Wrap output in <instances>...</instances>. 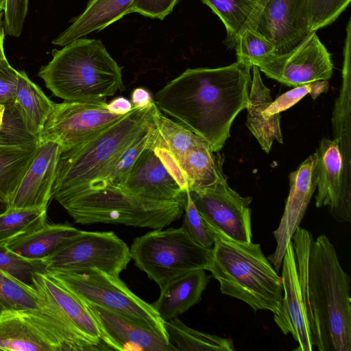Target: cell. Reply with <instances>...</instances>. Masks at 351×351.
Wrapping results in <instances>:
<instances>
[{
	"mask_svg": "<svg viewBox=\"0 0 351 351\" xmlns=\"http://www.w3.org/2000/svg\"><path fill=\"white\" fill-rule=\"evenodd\" d=\"M6 0H0V12L4 10Z\"/></svg>",
	"mask_w": 351,
	"mask_h": 351,
	"instance_id": "obj_48",
	"label": "cell"
},
{
	"mask_svg": "<svg viewBox=\"0 0 351 351\" xmlns=\"http://www.w3.org/2000/svg\"><path fill=\"white\" fill-rule=\"evenodd\" d=\"M257 66L267 77L293 87L328 80L333 70L330 54L316 32L308 34L292 50L274 55Z\"/></svg>",
	"mask_w": 351,
	"mask_h": 351,
	"instance_id": "obj_13",
	"label": "cell"
},
{
	"mask_svg": "<svg viewBox=\"0 0 351 351\" xmlns=\"http://www.w3.org/2000/svg\"><path fill=\"white\" fill-rule=\"evenodd\" d=\"M328 88L327 80L315 81L296 86L272 101L264 110L263 116L266 119H272L279 115L280 112L292 107L307 94H310L315 99L322 93L327 92Z\"/></svg>",
	"mask_w": 351,
	"mask_h": 351,
	"instance_id": "obj_37",
	"label": "cell"
},
{
	"mask_svg": "<svg viewBox=\"0 0 351 351\" xmlns=\"http://www.w3.org/2000/svg\"><path fill=\"white\" fill-rule=\"evenodd\" d=\"M204 220L231 239L252 241V197H243L230 188L223 174L214 184L199 190L188 189Z\"/></svg>",
	"mask_w": 351,
	"mask_h": 351,
	"instance_id": "obj_12",
	"label": "cell"
},
{
	"mask_svg": "<svg viewBox=\"0 0 351 351\" xmlns=\"http://www.w3.org/2000/svg\"><path fill=\"white\" fill-rule=\"evenodd\" d=\"M153 127L154 123L147 131L119 154L98 178L91 182H101L115 186L121 184L141 152L149 145Z\"/></svg>",
	"mask_w": 351,
	"mask_h": 351,
	"instance_id": "obj_34",
	"label": "cell"
},
{
	"mask_svg": "<svg viewBox=\"0 0 351 351\" xmlns=\"http://www.w3.org/2000/svg\"><path fill=\"white\" fill-rule=\"evenodd\" d=\"M52 197L77 223H112L152 229L164 228L179 219L186 200L142 198L101 182L59 191Z\"/></svg>",
	"mask_w": 351,
	"mask_h": 351,
	"instance_id": "obj_5",
	"label": "cell"
},
{
	"mask_svg": "<svg viewBox=\"0 0 351 351\" xmlns=\"http://www.w3.org/2000/svg\"><path fill=\"white\" fill-rule=\"evenodd\" d=\"M38 75L66 101H102L124 90L122 67L100 40L78 38L54 50Z\"/></svg>",
	"mask_w": 351,
	"mask_h": 351,
	"instance_id": "obj_3",
	"label": "cell"
},
{
	"mask_svg": "<svg viewBox=\"0 0 351 351\" xmlns=\"http://www.w3.org/2000/svg\"><path fill=\"white\" fill-rule=\"evenodd\" d=\"M136 1L90 0L84 12L52 40V44L63 47L89 33L101 31L131 13Z\"/></svg>",
	"mask_w": 351,
	"mask_h": 351,
	"instance_id": "obj_23",
	"label": "cell"
},
{
	"mask_svg": "<svg viewBox=\"0 0 351 351\" xmlns=\"http://www.w3.org/2000/svg\"><path fill=\"white\" fill-rule=\"evenodd\" d=\"M38 145V138L26 130L14 104L5 106L0 128V149H26Z\"/></svg>",
	"mask_w": 351,
	"mask_h": 351,
	"instance_id": "obj_36",
	"label": "cell"
},
{
	"mask_svg": "<svg viewBox=\"0 0 351 351\" xmlns=\"http://www.w3.org/2000/svg\"><path fill=\"white\" fill-rule=\"evenodd\" d=\"M117 186L129 194L152 200L169 202L186 199V191L181 189L149 145L141 152L125 180Z\"/></svg>",
	"mask_w": 351,
	"mask_h": 351,
	"instance_id": "obj_20",
	"label": "cell"
},
{
	"mask_svg": "<svg viewBox=\"0 0 351 351\" xmlns=\"http://www.w3.org/2000/svg\"><path fill=\"white\" fill-rule=\"evenodd\" d=\"M207 224L214 238L208 271L219 282L221 292L241 300L254 311L278 314L283 297L282 278L260 244L235 241Z\"/></svg>",
	"mask_w": 351,
	"mask_h": 351,
	"instance_id": "obj_4",
	"label": "cell"
},
{
	"mask_svg": "<svg viewBox=\"0 0 351 351\" xmlns=\"http://www.w3.org/2000/svg\"><path fill=\"white\" fill-rule=\"evenodd\" d=\"M184 211V221L181 227L197 243L204 247L211 248L214 243L213 235L194 204L188 189L186 191Z\"/></svg>",
	"mask_w": 351,
	"mask_h": 351,
	"instance_id": "obj_40",
	"label": "cell"
},
{
	"mask_svg": "<svg viewBox=\"0 0 351 351\" xmlns=\"http://www.w3.org/2000/svg\"><path fill=\"white\" fill-rule=\"evenodd\" d=\"M314 155L316 207L327 206L335 220L350 222V187L345 180L343 158L338 140L323 138Z\"/></svg>",
	"mask_w": 351,
	"mask_h": 351,
	"instance_id": "obj_15",
	"label": "cell"
},
{
	"mask_svg": "<svg viewBox=\"0 0 351 351\" xmlns=\"http://www.w3.org/2000/svg\"><path fill=\"white\" fill-rule=\"evenodd\" d=\"M38 145L26 149H0L1 203L7 205L10 201L30 166Z\"/></svg>",
	"mask_w": 351,
	"mask_h": 351,
	"instance_id": "obj_31",
	"label": "cell"
},
{
	"mask_svg": "<svg viewBox=\"0 0 351 351\" xmlns=\"http://www.w3.org/2000/svg\"><path fill=\"white\" fill-rule=\"evenodd\" d=\"M252 69V79L246 107V125L261 148L269 154L274 140L283 143L280 114L272 119L264 117V110L272 102L270 90L263 83L258 67L253 66Z\"/></svg>",
	"mask_w": 351,
	"mask_h": 351,
	"instance_id": "obj_24",
	"label": "cell"
},
{
	"mask_svg": "<svg viewBox=\"0 0 351 351\" xmlns=\"http://www.w3.org/2000/svg\"><path fill=\"white\" fill-rule=\"evenodd\" d=\"M205 143L190 151L179 162L189 182V190H199L210 186L223 174V159L215 156Z\"/></svg>",
	"mask_w": 351,
	"mask_h": 351,
	"instance_id": "obj_28",
	"label": "cell"
},
{
	"mask_svg": "<svg viewBox=\"0 0 351 351\" xmlns=\"http://www.w3.org/2000/svg\"><path fill=\"white\" fill-rule=\"evenodd\" d=\"M32 285L40 296L51 304L78 332L104 350H108L93 315L75 295L46 271L34 272Z\"/></svg>",
	"mask_w": 351,
	"mask_h": 351,
	"instance_id": "obj_21",
	"label": "cell"
},
{
	"mask_svg": "<svg viewBox=\"0 0 351 351\" xmlns=\"http://www.w3.org/2000/svg\"><path fill=\"white\" fill-rule=\"evenodd\" d=\"M40 298L42 306L38 308L0 314V350H104L78 332L51 304Z\"/></svg>",
	"mask_w": 351,
	"mask_h": 351,
	"instance_id": "obj_7",
	"label": "cell"
},
{
	"mask_svg": "<svg viewBox=\"0 0 351 351\" xmlns=\"http://www.w3.org/2000/svg\"><path fill=\"white\" fill-rule=\"evenodd\" d=\"M215 12L226 29V43L234 47L237 37L256 16L261 0H201Z\"/></svg>",
	"mask_w": 351,
	"mask_h": 351,
	"instance_id": "obj_29",
	"label": "cell"
},
{
	"mask_svg": "<svg viewBox=\"0 0 351 351\" xmlns=\"http://www.w3.org/2000/svg\"><path fill=\"white\" fill-rule=\"evenodd\" d=\"M29 0H6L3 10V25L5 34L19 37L23 32L27 14Z\"/></svg>",
	"mask_w": 351,
	"mask_h": 351,
	"instance_id": "obj_41",
	"label": "cell"
},
{
	"mask_svg": "<svg viewBox=\"0 0 351 351\" xmlns=\"http://www.w3.org/2000/svg\"><path fill=\"white\" fill-rule=\"evenodd\" d=\"M132 108V103L123 97H117L108 104V110L119 115L127 114Z\"/></svg>",
	"mask_w": 351,
	"mask_h": 351,
	"instance_id": "obj_45",
	"label": "cell"
},
{
	"mask_svg": "<svg viewBox=\"0 0 351 351\" xmlns=\"http://www.w3.org/2000/svg\"><path fill=\"white\" fill-rule=\"evenodd\" d=\"M46 272L80 301L113 312L160 334L168 341L164 321L152 304L134 294L119 276L111 275L97 269Z\"/></svg>",
	"mask_w": 351,
	"mask_h": 351,
	"instance_id": "obj_9",
	"label": "cell"
},
{
	"mask_svg": "<svg viewBox=\"0 0 351 351\" xmlns=\"http://www.w3.org/2000/svg\"><path fill=\"white\" fill-rule=\"evenodd\" d=\"M350 0H306L310 32H317L334 22L347 8Z\"/></svg>",
	"mask_w": 351,
	"mask_h": 351,
	"instance_id": "obj_38",
	"label": "cell"
},
{
	"mask_svg": "<svg viewBox=\"0 0 351 351\" xmlns=\"http://www.w3.org/2000/svg\"><path fill=\"white\" fill-rule=\"evenodd\" d=\"M234 48L237 62L250 69L276 55L274 45L251 28H247L237 37Z\"/></svg>",
	"mask_w": 351,
	"mask_h": 351,
	"instance_id": "obj_35",
	"label": "cell"
},
{
	"mask_svg": "<svg viewBox=\"0 0 351 351\" xmlns=\"http://www.w3.org/2000/svg\"><path fill=\"white\" fill-rule=\"evenodd\" d=\"M126 115V114H125ZM125 115L110 112L102 101H66L55 104L39 134V143L53 141L69 151Z\"/></svg>",
	"mask_w": 351,
	"mask_h": 351,
	"instance_id": "obj_11",
	"label": "cell"
},
{
	"mask_svg": "<svg viewBox=\"0 0 351 351\" xmlns=\"http://www.w3.org/2000/svg\"><path fill=\"white\" fill-rule=\"evenodd\" d=\"M55 104L24 71H19L14 105L25 128L31 134L38 138Z\"/></svg>",
	"mask_w": 351,
	"mask_h": 351,
	"instance_id": "obj_26",
	"label": "cell"
},
{
	"mask_svg": "<svg viewBox=\"0 0 351 351\" xmlns=\"http://www.w3.org/2000/svg\"><path fill=\"white\" fill-rule=\"evenodd\" d=\"M179 0H136L131 12L162 20L169 14Z\"/></svg>",
	"mask_w": 351,
	"mask_h": 351,
	"instance_id": "obj_43",
	"label": "cell"
},
{
	"mask_svg": "<svg viewBox=\"0 0 351 351\" xmlns=\"http://www.w3.org/2000/svg\"><path fill=\"white\" fill-rule=\"evenodd\" d=\"M131 98L132 106L134 108H145L154 101L150 93L143 88H135Z\"/></svg>",
	"mask_w": 351,
	"mask_h": 351,
	"instance_id": "obj_44",
	"label": "cell"
},
{
	"mask_svg": "<svg viewBox=\"0 0 351 351\" xmlns=\"http://www.w3.org/2000/svg\"><path fill=\"white\" fill-rule=\"evenodd\" d=\"M314 164L313 154L289 176V195L278 227L274 231L276 248L268 257V260L273 264L276 271H278L282 265L287 245L300 226L316 189Z\"/></svg>",
	"mask_w": 351,
	"mask_h": 351,
	"instance_id": "obj_17",
	"label": "cell"
},
{
	"mask_svg": "<svg viewBox=\"0 0 351 351\" xmlns=\"http://www.w3.org/2000/svg\"><path fill=\"white\" fill-rule=\"evenodd\" d=\"M152 141L164 146L179 162L190 151L206 143L181 123L162 114L156 105L152 112Z\"/></svg>",
	"mask_w": 351,
	"mask_h": 351,
	"instance_id": "obj_27",
	"label": "cell"
},
{
	"mask_svg": "<svg viewBox=\"0 0 351 351\" xmlns=\"http://www.w3.org/2000/svg\"><path fill=\"white\" fill-rule=\"evenodd\" d=\"M268 40L276 55L295 47L310 34L306 0H261L250 27Z\"/></svg>",
	"mask_w": 351,
	"mask_h": 351,
	"instance_id": "obj_14",
	"label": "cell"
},
{
	"mask_svg": "<svg viewBox=\"0 0 351 351\" xmlns=\"http://www.w3.org/2000/svg\"><path fill=\"white\" fill-rule=\"evenodd\" d=\"M281 266L285 295L280 310L274 315V320L284 335L290 333L298 343V347L293 350L311 351L315 343L298 276L292 241L287 245Z\"/></svg>",
	"mask_w": 351,
	"mask_h": 351,
	"instance_id": "obj_16",
	"label": "cell"
},
{
	"mask_svg": "<svg viewBox=\"0 0 351 351\" xmlns=\"http://www.w3.org/2000/svg\"><path fill=\"white\" fill-rule=\"evenodd\" d=\"M3 19V11L0 12V58L6 57L4 51V40L6 34L4 29Z\"/></svg>",
	"mask_w": 351,
	"mask_h": 351,
	"instance_id": "obj_46",
	"label": "cell"
},
{
	"mask_svg": "<svg viewBox=\"0 0 351 351\" xmlns=\"http://www.w3.org/2000/svg\"><path fill=\"white\" fill-rule=\"evenodd\" d=\"M154 101L133 107L125 117L74 148L60 154L51 195L86 185L152 125Z\"/></svg>",
	"mask_w": 351,
	"mask_h": 351,
	"instance_id": "obj_6",
	"label": "cell"
},
{
	"mask_svg": "<svg viewBox=\"0 0 351 351\" xmlns=\"http://www.w3.org/2000/svg\"><path fill=\"white\" fill-rule=\"evenodd\" d=\"M131 261L130 247L114 232L84 231L43 259L45 271L97 269L119 276Z\"/></svg>",
	"mask_w": 351,
	"mask_h": 351,
	"instance_id": "obj_10",
	"label": "cell"
},
{
	"mask_svg": "<svg viewBox=\"0 0 351 351\" xmlns=\"http://www.w3.org/2000/svg\"><path fill=\"white\" fill-rule=\"evenodd\" d=\"M154 230L134 239L130 251L135 265L160 289L188 272L208 269L212 247L197 243L182 227Z\"/></svg>",
	"mask_w": 351,
	"mask_h": 351,
	"instance_id": "obj_8",
	"label": "cell"
},
{
	"mask_svg": "<svg viewBox=\"0 0 351 351\" xmlns=\"http://www.w3.org/2000/svg\"><path fill=\"white\" fill-rule=\"evenodd\" d=\"M311 330L319 351H351L350 279L335 246L322 234L308 259Z\"/></svg>",
	"mask_w": 351,
	"mask_h": 351,
	"instance_id": "obj_2",
	"label": "cell"
},
{
	"mask_svg": "<svg viewBox=\"0 0 351 351\" xmlns=\"http://www.w3.org/2000/svg\"><path fill=\"white\" fill-rule=\"evenodd\" d=\"M62 147L53 141L40 143L20 184L6 205L15 208L43 209L52 197Z\"/></svg>",
	"mask_w": 351,
	"mask_h": 351,
	"instance_id": "obj_19",
	"label": "cell"
},
{
	"mask_svg": "<svg viewBox=\"0 0 351 351\" xmlns=\"http://www.w3.org/2000/svg\"><path fill=\"white\" fill-rule=\"evenodd\" d=\"M251 69L238 62L188 69L156 93L154 103L218 152L230 137L233 121L247 106Z\"/></svg>",
	"mask_w": 351,
	"mask_h": 351,
	"instance_id": "obj_1",
	"label": "cell"
},
{
	"mask_svg": "<svg viewBox=\"0 0 351 351\" xmlns=\"http://www.w3.org/2000/svg\"><path fill=\"white\" fill-rule=\"evenodd\" d=\"M19 71L14 69L6 57L0 58V104H14L18 86Z\"/></svg>",
	"mask_w": 351,
	"mask_h": 351,
	"instance_id": "obj_42",
	"label": "cell"
},
{
	"mask_svg": "<svg viewBox=\"0 0 351 351\" xmlns=\"http://www.w3.org/2000/svg\"><path fill=\"white\" fill-rule=\"evenodd\" d=\"M42 300L36 289L0 269V314L6 311L38 308Z\"/></svg>",
	"mask_w": 351,
	"mask_h": 351,
	"instance_id": "obj_33",
	"label": "cell"
},
{
	"mask_svg": "<svg viewBox=\"0 0 351 351\" xmlns=\"http://www.w3.org/2000/svg\"><path fill=\"white\" fill-rule=\"evenodd\" d=\"M47 222V209L15 208L6 206L0 213V245L28 234Z\"/></svg>",
	"mask_w": 351,
	"mask_h": 351,
	"instance_id": "obj_32",
	"label": "cell"
},
{
	"mask_svg": "<svg viewBox=\"0 0 351 351\" xmlns=\"http://www.w3.org/2000/svg\"><path fill=\"white\" fill-rule=\"evenodd\" d=\"M169 343L182 351H234L232 339L193 329L178 317L164 322Z\"/></svg>",
	"mask_w": 351,
	"mask_h": 351,
	"instance_id": "obj_30",
	"label": "cell"
},
{
	"mask_svg": "<svg viewBox=\"0 0 351 351\" xmlns=\"http://www.w3.org/2000/svg\"><path fill=\"white\" fill-rule=\"evenodd\" d=\"M0 269L33 286V274L36 271H45V266L43 260L25 258L9 250L5 245H0Z\"/></svg>",
	"mask_w": 351,
	"mask_h": 351,
	"instance_id": "obj_39",
	"label": "cell"
},
{
	"mask_svg": "<svg viewBox=\"0 0 351 351\" xmlns=\"http://www.w3.org/2000/svg\"><path fill=\"white\" fill-rule=\"evenodd\" d=\"M5 106L0 104V128L3 122V118L5 114Z\"/></svg>",
	"mask_w": 351,
	"mask_h": 351,
	"instance_id": "obj_47",
	"label": "cell"
},
{
	"mask_svg": "<svg viewBox=\"0 0 351 351\" xmlns=\"http://www.w3.org/2000/svg\"><path fill=\"white\" fill-rule=\"evenodd\" d=\"M82 302V301H81ZM93 315L108 350L175 351L160 334L97 305L82 302Z\"/></svg>",
	"mask_w": 351,
	"mask_h": 351,
	"instance_id": "obj_18",
	"label": "cell"
},
{
	"mask_svg": "<svg viewBox=\"0 0 351 351\" xmlns=\"http://www.w3.org/2000/svg\"><path fill=\"white\" fill-rule=\"evenodd\" d=\"M84 230L69 223H45L5 245L15 254L29 260H43L69 239Z\"/></svg>",
	"mask_w": 351,
	"mask_h": 351,
	"instance_id": "obj_25",
	"label": "cell"
},
{
	"mask_svg": "<svg viewBox=\"0 0 351 351\" xmlns=\"http://www.w3.org/2000/svg\"><path fill=\"white\" fill-rule=\"evenodd\" d=\"M210 278L205 269L188 272L160 289L158 298L151 304L164 322L178 317L200 302Z\"/></svg>",
	"mask_w": 351,
	"mask_h": 351,
	"instance_id": "obj_22",
	"label": "cell"
}]
</instances>
